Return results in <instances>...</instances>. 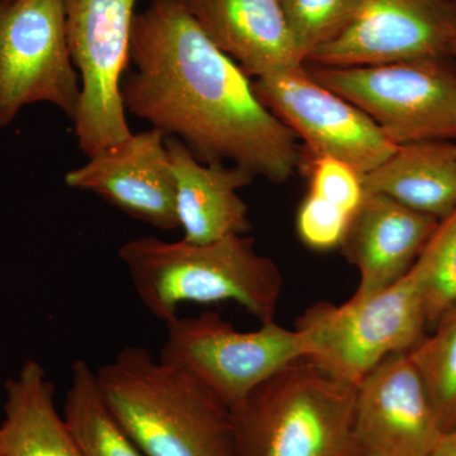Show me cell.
Masks as SVG:
<instances>
[{"label":"cell","instance_id":"19","mask_svg":"<svg viewBox=\"0 0 456 456\" xmlns=\"http://www.w3.org/2000/svg\"><path fill=\"white\" fill-rule=\"evenodd\" d=\"M64 419L82 456H145L108 407L95 370L84 360L71 365Z\"/></svg>","mask_w":456,"mask_h":456},{"label":"cell","instance_id":"26","mask_svg":"<svg viewBox=\"0 0 456 456\" xmlns=\"http://www.w3.org/2000/svg\"><path fill=\"white\" fill-rule=\"evenodd\" d=\"M452 59L456 60V44L454 49H452Z\"/></svg>","mask_w":456,"mask_h":456},{"label":"cell","instance_id":"25","mask_svg":"<svg viewBox=\"0 0 456 456\" xmlns=\"http://www.w3.org/2000/svg\"><path fill=\"white\" fill-rule=\"evenodd\" d=\"M430 456H456V430L444 435Z\"/></svg>","mask_w":456,"mask_h":456},{"label":"cell","instance_id":"7","mask_svg":"<svg viewBox=\"0 0 456 456\" xmlns=\"http://www.w3.org/2000/svg\"><path fill=\"white\" fill-rule=\"evenodd\" d=\"M308 73L367 114L395 145L456 140V73L449 61L314 66Z\"/></svg>","mask_w":456,"mask_h":456},{"label":"cell","instance_id":"4","mask_svg":"<svg viewBox=\"0 0 456 456\" xmlns=\"http://www.w3.org/2000/svg\"><path fill=\"white\" fill-rule=\"evenodd\" d=\"M356 387L302 358L230 408L236 456H356Z\"/></svg>","mask_w":456,"mask_h":456},{"label":"cell","instance_id":"24","mask_svg":"<svg viewBox=\"0 0 456 456\" xmlns=\"http://www.w3.org/2000/svg\"><path fill=\"white\" fill-rule=\"evenodd\" d=\"M351 218L334 204L308 193L299 206L297 231L303 244L314 250H331L341 246Z\"/></svg>","mask_w":456,"mask_h":456},{"label":"cell","instance_id":"3","mask_svg":"<svg viewBox=\"0 0 456 456\" xmlns=\"http://www.w3.org/2000/svg\"><path fill=\"white\" fill-rule=\"evenodd\" d=\"M118 256L143 307L165 323L185 302L232 301L261 323L274 321L283 277L251 237L193 244L142 236L125 242Z\"/></svg>","mask_w":456,"mask_h":456},{"label":"cell","instance_id":"8","mask_svg":"<svg viewBox=\"0 0 456 456\" xmlns=\"http://www.w3.org/2000/svg\"><path fill=\"white\" fill-rule=\"evenodd\" d=\"M307 345L298 330L275 321L255 331H237L217 312L167 322L161 362L184 369L232 408L256 387L296 360Z\"/></svg>","mask_w":456,"mask_h":456},{"label":"cell","instance_id":"15","mask_svg":"<svg viewBox=\"0 0 456 456\" xmlns=\"http://www.w3.org/2000/svg\"><path fill=\"white\" fill-rule=\"evenodd\" d=\"M209 40L248 77L305 68L281 0H187Z\"/></svg>","mask_w":456,"mask_h":456},{"label":"cell","instance_id":"6","mask_svg":"<svg viewBox=\"0 0 456 456\" xmlns=\"http://www.w3.org/2000/svg\"><path fill=\"white\" fill-rule=\"evenodd\" d=\"M137 0H64L69 51L80 79L75 114L86 158L130 139L121 86L130 66Z\"/></svg>","mask_w":456,"mask_h":456},{"label":"cell","instance_id":"10","mask_svg":"<svg viewBox=\"0 0 456 456\" xmlns=\"http://www.w3.org/2000/svg\"><path fill=\"white\" fill-rule=\"evenodd\" d=\"M253 86L261 103L305 141L314 158L338 159L364 176L397 150L373 119L305 68L256 77Z\"/></svg>","mask_w":456,"mask_h":456},{"label":"cell","instance_id":"23","mask_svg":"<svg viewBox=\"0 0 456 456\" xmlns=\"http://www.w3.org/2000/svg\"><path fill=\"white\" fill-rule=\"evenodd\" d=\"M308 193L354 216L365 198L364 182L362 174L349 164L329 156H317L312 160Z\"/></svg>","mask_w":456,"mask_h":456},{"label":"cell","instance_id":"1","mask_svg":"<svg viewBox=\"0 0 456 456\" xmlns=\"http://www.w3.org/2000/svg\"><path fill=\"white\" fill-rule=\"evenodd\" d=\"M125 110L206 164L231 161L283 183L301 161L294 132L261 103L248 75L198 25L187 0H147L132 27Z\"/></svg>","mask_w":456,"mask_h":456},{"label":"cell","instance_id":"9","mask_svg":"<svg viewBox=\"0 0 456 456\" xmlns=\"http://www.w3.org/2000/svg\"><path fill=\"white\" fill-rule=\"evenodd\" d=\"M79 99L64 0L0 3V128L11 125L22 108L42 102L73 121Z\"/></svg>","mask_w":456,"mask_h":456},{"label":"cell","instance_id":"20","mask_svg":"<svg viewBox=\"0 0 456 456\" xmlns=\"http://www.w3.org/2000/svg\"><path fill=\"white\" fill-rule=\"evenodd\" d=\"M434 334L408 351L445 434L456 430V305L436 321Z\"/></svg>","mask_w":456,"mask_h":456},{"label":"cell","instance_id":"28","mask_svg":"<svg viewBox=\"0 0 456 456\" xmlns=\"http://www.w3.org/2000/svg\"><path fill=\"white\" fill-rule=\"evenodd\" d=\"M455 2H456V0H455Z\"/></svg>","mask_w":456,"mask_h":456},{"label":"cell","instance_id":"22","mask_svg":"<svg viewBox=\"0 0 456 456\" xmlns=\"http://www.w3.org/2000/svg\"><path fill=\"white\" fill-rule=\"evenodd\" d=\"M303 61L340 37L358 14L362 0H281Z\"/></svg>","mask_w":456,"mask_h":456},{"label":"cell","instance_id":"2","mask_svg":"<svg viewBox=\"0 0 456 456\" xmlns=\"http://www.w3.org/2000/svg\"><path fill=\"white\" fill-rule=\"evenodd\" d=\"M95 374L143 455L236 456L230 407L184 369L130 345Z\"/></svg>","mask_w":456,"mask_h":456},{"label":"cell","instance_id":"14","mask_svg":"<svg viewBox=\"0 0 456 456\" xmlns=\"http://www.w3.org/2000/svg\"><path fill=\"white\" fill-rule=\"evenodd\" d=\"M440 221L380 194H365L351 218L341 248L359 270L362 301L382 292L410 272Z\"/></svg>","mask_w":456,"mask_h":456},{"label":"cell","instance_id":"12","mask_svg":"<svg viewBox=\"0 0 456 456\" xmlns=\"http://www.w3.org/2000/svg\"><path fill=\"white\" fill-rule=\"evenodd\" d=\"M445 432L407 353L384 359L356 387V456H430Z\"/></svg>","mask_w":456,"mask_h":456},{"label":"cell","instance_id":"13","mask_svg":"<svg viewBox=\"0 0 456 456\" xmlns=\"http://www.w3.org/2000/svg\"><path fill=\"white\" fill-rule=\"evenodd\" d=\"M65 184L90 191L134 220L158 230L179 228L175 180L167 136L151 127L108 147L69 170Z\"/></svg>","mask_w":456,"mask_h":456},{"label":"cell","instance_id":"5","mask_svg":"<svg viewBox=\"0 0 456 456\" xmlns=\"http://www.w3.org/2000/svg\"><path fill=\"white\" fill-rule=\"evenodd\" d=\"M428 323L424 289L412 266L391 287L362 301L311 305L296 329L307 345L305 359L358 387L384 359L412 350Z\"/></svg>","mask_w":456,"mask_h":456},{"label":"cell","instance_id":"16","mask_svg":"<svg viewBox=\"0 0 456 456\" xmlns=\"http://www.w3.org/2000/svg\"><path fill=\"white\" fill-rule=\"evenodd\" d=\"M175 180L176 215L183 240L207 244L251 228L248 208L239 191L253 183L248 171L231 165L206 164L175 137H167Z\"/></svg>","mask_w":456,"mask_h":456},{"label":"cell","instance_id":"18","mask_svg":"<svg viewBox=\"0 0 456 456\" xmlns=\"http://www.w3.org/2000/svg\"><path fill=\"white\" fill-rule=\"evenodd\" d=\"M0 456H82L64 416L55 407V386L40 362L28 360L4 386Z\"/></svg>","mask_w":456,"mask_h":456},{"label":"cell","instance_id":"21","mask_svg":"<svg viewBox=\"0 0 456 456\" xmlns=\"http://www.w3.org/2000/svg\"><path fill=\"white\" fill-rule=\"evenodd\" d=\"M424 289L428 323L456 305V209L437 224L413 264Z\"/></svg>","mask_w":456,"mask_h":456},{"label":"cell","instance_id":"17","mask_svg":"<svg viewBox=\"0 0 456 456\" xmlns=\"http://www.w3.org/2000/svg\"><path fill=\"white\" fill-rule=\"evenodd\" d=\"M362 182L365 194H380L444 220L456 209V142L428 140L398 146Z\"/></svg>","mask_w":456,"mask_h":456},{"label":"cell","instance_id":"27","mask_svg":"<svg viewBox=\"0 0 456 456\" xmlns=\"http://www.w3.org/2000/svg\"><path fill=\"white\" fill-rule=\"evenodd\" d=\"M13 2V0H0V3H11Z\"/></svg>","mask_w":456,"mask_h":456},{"label":"cell","instance_id":"11","mask_svg":"<svg viewBox=\"0 0 456 456\" xmlns=\"http://www.w3.org/2000/svg\"><path fill=\"white\" fill-rule=\"evenodd\" d=\"M455 44V0H362L346 31L305 62L341 68L450 61Z\"/></svg>","mask_w":456,"mask_h":456}]
</instances>
